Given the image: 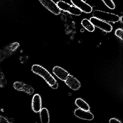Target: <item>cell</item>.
I'll return each mask as SVG.
<instances>
[{
  "label": "cell",
  "mask_w": 123,
  "mask_h": 123,
  "mask_svg": "<svg viewBox=\"0 0 123 123\" xmlns=\"http://www.w3.org/2000/svg\"><path fill=\"white\" fill-rule=\"evenodd\" d=\"M31 70L34 73L43 78L49 86L54 85L56 82V80L48 70L39 65H33L31 67Z\"/></svg>",
  "instance_id": "cell-1"
},
{
  "label": "cell",
  "mask_w": 123,
  "mask_h": 123,
  "mask_svg": "<svg viewBox=\"0 0 123 123\" xmlns=\"http://www.w3.org/2000/svg\"><path fill=\"white\" fill-rule=\"evenodd\" d=\"M92 15L93 17L104 21L113 23L118 22L120 19V17L117 15L99 10H93Z\"/></svg>",
  "instance_id": "cell-2"
},
{
  "label": "cell",
  "mask_w": 123,
  "mask_h": 123,
  "mask_svg": "<svg viewBox=\"0 0 123 123\" xmlns=\"http://www.w3.org/2000/svg\"><path fill=\"white\" fill-rule=\"evenodd\" d=\"M20 46L19 43L14 42L0 49V63L15 53Z\"/></svg>",
  "instance_id": "cell-3"
},
{
  "label": "cell",
  "mask_w": 123,
  "mask_h": 123,
  "mask_svg": "<svg viewBox=\"0 0 123 123\" xmlns=\"http://www.w3.org/2000/svg\"><path fill=\"white\" fill-rule=\"evenodd\" d=\"M57 6L61 10L68 12L69 13L75 16H80L82 11L74 6L70 5L63 1H59L57 3Z\"/></svg>",
  "instance_id": "cell-4"
},
{
  "label": "cell",
  "mask_w": 123,
  "mask_h": 123,
  "mask_svg": "<svg viewBox=\"0 0 123 123\" xmlns=\"http://www.w3.org/2000/svg\"><path fill=\"white\" fill-rule=\"evenodd\" d=\"M90 20L95 27L105 32L110 33L113 30V27L111 24L100 19L93 17L90 18Z\"/></svg>",
  "instance_id": "cell-5"
},
{
  "label": "cell",
  "mask_w": 123,
  "mask_h": 123,
  "mask_svg": "<svg viewBox=\"0 0 123 123\" xmlns=\"http://www.w3.org/2000/svg\"><path fill=\"white\" fill-rule=\"evenodd\" d=\"M42 5L44 6L50 12L55 15H58L61 13V10L59 9L57 4L53 0H39Z\"/></svg>",
  "instance_id": "cell-6"
},
{
  "label": "cell",
  "mask_w": 123,
  "mask_h": 123,
  "mask_svg": "<svg viewBox=\"0 0 123 123\" xmlns=\"http://www.w3.org/2000/svg\"><path fill=\"white\" fill-rule=\"evenodd\" d=\"M13 87L16 90L24 92L28 95H32L34 92L33 88L23 82L16 81L13 83Z\"/></svg>",
  "instance_id": "cell-7"
},
{
  "label": "cell",
  "mask_w": 123,
  "mask_h": 123,
  "mask_svg": "<svg viewBox=\"0 0 123 123\" xmlns=\"http://www.w3.org/2000/svg\"><path fill=\"white\" fill-rule=\"evenodd\" d=\"M71 2L82 12L86 13H91L92 12V7L83 0H71Z\"/></svg>",
  "instance_id": "cell-8"
},
{
  "label": "cell",
  "mask_w": 123,
  "mask_h": 123,
  "mask_svg": "<svg viewBox=\"0 0 123 123\" xmlns=\"http://www.w3.org/2000/svg\"><path fill=\"white\" fill-rule=\"evenodd\" d=\"M74 114L77 117L84 120L91 121L94 118L93 114L89 111H84L80 108L75 109Z\"/></svg>",
  "instance_id": "cell-9"
},
{
  "label": "cell",
  "mask_w": 123,
  "mask_h": 123,
  "mask_svg": "<svg viewBox=\"0 0 123 123\" xmlns=\"http://www.w3.org/2000/svg\"><path fill=\"white\" fill-rule=\"evenodd\" d=\"M65 82L68 86L74 90H79L81 86L80 82L76 78L70 75H68Z\"/></svg>",
  "instance_id": "cell-10"
},
{
  "label": "cell",
  "mask_w": 123,
  "mask_h": 123,
  "mask_svg": "<svg viewBox=\"0 0 123 123\" xmlns=\"http://www.w3.org/2000/svg\"><path fill=\"white\" fill-rule=\"evenodd\" d=\"M42 99L40 95L36 94L33 96L31 103L32 110L35 113L40 112L42 109Z\"/></svg>",
  "instance_id": "cell-11"
},
{
  "label": "cell",
  "mask_w": 123,
  "mask_h": 123,
  "mask_svg": "<svg viewBox=\"0 0 123 123\" xmlns=\"http://www.w3.org/2000/svg\"><path fill=\"white\" fill-rule=\"evenodd\" d=\"M53 73L59 79L65 81L69 74L67 71L59 66H55L52 70Z\"/></svg>",
  "instance_id": "cell-12"
},
{
  "label": "cell",
  "mask_w": 123,
  "mask_h": 123,
  "mask_svg": "<svg viewBox=\"0 0 123 123\" xmlns=\"http://www.w3.org/2000/svg\"><path fill=\"white\" fill-rule=\"evenodd\" d=\"M41 122L42 123H49V111L46 108H43L40 111Z\"/></svg>",
  "instance_id": "cell-13"
},
{
  "label": "cell",
  "mask_w": 123,
  "mask_h": 123,
  "mask_svg": "<svg viewBox=\"0 0 123 123\" xmlns=\"http://www.w3.org/2000/svg\"><path fill=\"white\" fill-rule=\"evenodd\" d=\"M75 104L80 109L86 111H90V106L82 98H77L75 101Z\"/></svg>",
  "instance_id": "cell-14"
},
{
  "label": "cell",
  "mask_w": 123,
  "mask_h": 123,
  "mask_svg": "<svg viewBox=\"0 0 123 123\" xmlns=\"http://www.w3.org/2000/svg\"><path fill=\"white\" fill-rule=\"evenodd\" d=\"M82 26L87 31L90 32H93L95 31V26L91 23L90 20L85 18L83 19L81 22Z\"/></svg>",
  "instance_id": "cell-15"
},
{
  "label": "cell",
  "mask_w": 123,
  "mask_h": 123,
  "mask_svg": "<svg viewBox=\"0 0 123 123\" xmlns=\"http://www.w3.org/2000/svg\"><path fill=\"white\" fill-rule=\"evenodd\" d=\"M7 85V79L0 67V88L4 87Z\"/></svg>",
  "instance_id": "cell-16"
},
{
  "label": "cell",
  "mask_w": 123,
  "mask_h": 123,
  "mask_svg": "<svg viewBox=\"0 0 123 123\" xmlns=\"http://www.w3.org/2000/svg\"><path fill=\"white\" fill-rule=\"evenodd\" d=\"M105 5L109 8L114 10L115 8V5L112 0H102Z\"/></svg>",
  "instance_id": "cell-17"
},
{
  "label": "cell",
  "mask_w": 123,
  "mask_h": 123,
  "mask_svg": "<svg viewBox=\"0 0 123 123\" xmlns=\"http://www.w3.org/2000/svg\"><path fill=\"white\" fill-rule=\"evenodd\" d=\"M123 30L121 29H118L115 31V34L116 36L122 40H123Z\"/></svg>",
  "instance_id": "cell-18"
},
{
  "label": "cell",
  "mask_w": 123,
  "mask_h": 123,
  "mask_svg": "<svg viewBox=\"0 0 123 123\" xmlns=\"http://www.w3.org/2000/svg\"><path fill=\"white\" fill-rule=\"evenodd\" d=\"M8 123V120L7 118L2 116H0V123Z\"/></svg>",
  "instance_id": "cell-19"
},
{
  "label": "cell",
  "mask_w": 123,
  "mask_h": 123,
  "mask_svg": "<svg viewBox=\"0 0 123 123\" xmlns=\"http://www.w3.org/2000/svg\"><path fill=\"white\" fill-rule=\"evenodd\" d=\"M109 122L110 123H114V122H117V123H121V121H119L118 119L116 118H112L109 120Z\"/></svg>",
  "instance_id": "cell-20"
},
{
  "label": "cell",
  "mask_w": 123,
  "mask_h": 123,
  "mask_svg": "<svg viewBox=\"0 0 123 123\" xmlns=\"http://www.w3.org/2000/svg\"><path fill=\"white\" fill-rule=\"evenodd\" d=\"M58 86H59V85H58L57 82H56L55 84H54V85L52 86H51V87L53 89H56L58 88Z\"/></svg>",
  "instance_id": "cell-21"
},
{
  "label": "cell",
  "mask_w": 123,
  "mask_h": 123,
  "mask_svg": "<svg viewBox=\"0 0 123 123\" xmlns=\"http://www.w3.org/2000/svg\"><path fill=\"white\" fill-rule=\"evenodd\" d=\"M123 16H121V17H120V19H119V21L121 22L122 23H123Z\"/></svg>",
  "instance_id": "cell-22"
}]
</instances>
